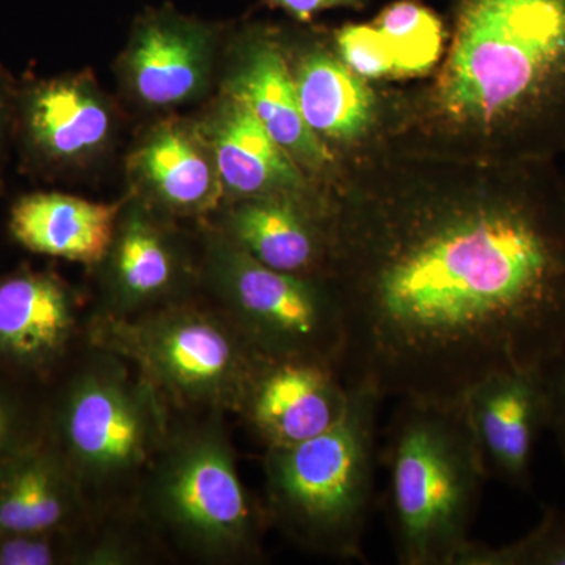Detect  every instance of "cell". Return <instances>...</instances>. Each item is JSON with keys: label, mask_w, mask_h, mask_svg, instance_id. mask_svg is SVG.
Returning <instances> with one entry per match:
<instances>
[{"label": "cell", "mask_w": 565, "mask_h": 565, "mask_svg": "<svg viewBox=\"0 0 565 565\" xmlns=\"http://www.w3.org/2000/svg\"><path fill=\"white\" fill-rule=\"evenodd\" d=\"M81 330L76 294L51 274L21 273L0 281V356L24 370L62 362Z\"/></svg>", "instance_id": "cell-18"}, {"label": "cell", "mask_w": 565, "mask_h": 565, "mask_svg": "<svg viewBox=\"0 0 565 565\" xmlns=\"http://www.w3.org/2000/svg\"><path fill=\"white\" fill-rule=\"evenodd\" d=\"M90 348L61 394L54 440L99 520L132 509L166 441L169 404L131 364Z\"/></svg>", "instance_id": "cell-6"}, {"label": "cell", "mask_w": 565, "mask_h": 565, "mask_svg": "<svg viewBox=\"0 0 565 565\" xmlns=\"http://www.w3.org/2000/svg\"><path fill=\"white\" fill-rule=\"evenodd\" d=\"M384 460L397 563L455 565L489 479L462 404L401 399Z\"/></svg>", "instance_id": "cell-4"}, {"label": "cell", "mask_w": 565, "mask_h": 565, "mask_svg": "<svg viewBox=\"0 0 565 565\" xmlns=\"http://www.w3.org/2000/svg\"><path fill=\"white\" fill-rule=\"evenodd\" d=\"M87 343L131 364L181 411L241 415L269 360L214 305L193 299L129 318L93 313Z\"/></svg>", "instance_id": "cell-7"}, {"label": "cell", "mask_w": 565, "mask_h": 565, "mask_svg": "<svg viewBox=\"0 0 565 565\" xmlns=\"http://www.w3.org/2000/svg\"><path fill=\"white\" fill-rule=\"evenodd\" d=\"M382 143L465 161L565 154V0H449L444 54L384 87Z\"/></svg>", "instance_id": "cell-2"}, {"label": "cell", "mask_w": 565, "mask_h": 565, "mask_svg": "<svg viewBox=\"0 0 565 565\" xmlns=\"http://www.w3.org/2000/svg\"><path fill=\"white\" fill-rule=\"evenodd\" d=\"M202 282L212 305L264 359L341 371L343 313L326 278L270 269L214 228L204 239Z\"/></svg>", "instance_id": "cell-8"}, {"label": "cell", "mask_w": 565, "mask_h": 565, "mask_svg": "<svg viewBox=\"0 0 565 565\" xmlns=\"http://www.w3.org/2000/svg\"><path fill=\"white\" fill-rule=\"evenodd\" d=\"M462 411L487 478L530 492L535 445L548 430L541 366L487 375L465 394Z\"/></svg>", "instance_id": "cell-11"}, {"label": "cell", "mask_w": 565, "mask_h": 565, "mask_svg": "<svg viewBox=\"0 0 565 565\" xmlns=\"http://www.w3.org/2000/svg\"><path fill=\"white\" fill-rule=\"evenodd\" d=\"M25 122L36 150L57 163H85L109 147L115 114L85 76L44 82L29 96Z\"/></svg>", "instance_id": "cell-20"}, {"label": "cell", "mask_w": 565, "mask_h": 565, "mask_svg": "<svg viewBox=\"0 0 565 565\" xmlns=\"http://www.w3.org/2000/svg\"><path fill=\"white\" fill-rule=\"evenodd\" d=\"M341 374L382 399L460 405L565 344V173L377 143L319 182Z\"/></svg>", "instance_id": "cell-1"}, {"label": "cell", "mask_w": 565, "mask_h": 565, "mask_svg": "<svg viewBox=\"0 0 565 565\" xmlns=\"http://www.w3.org/2000/svg\"><path fill=\"white\" fill-rule=\"evenodd\" d=\"M102 303L95 313L129 318L192 299L202 281L191 255L161 212L126 203L102 263Z\"/></svg>", "instance_id": "cell-10"}, {"label": "cell", "mask_w": 565, "mask_h": 565, "mask_svg": "<svg viewBox=\"0 0 565 565\" xmlns=\"http://www.w3.org/2000/svg\"><path fill=\"white\" fill-rule=\"evenodd\" d=\"M232 51L225 88L245 99L270 137L319 185L337 158L305 121L282 29L262 22L244 25L234 36Z\"/></svg>", "instance_id": "cell-12"}, {"label": "cell", "mask_w": 565, "mask_h": 565, "mask_svg": "<svg viewBox=\"0 0 565 565\" xmlns=\"http://www.w3.org/2000/svg\"><path fill=\"white\" fill-rule=\"evenodd\" d=\"M548 397V430L565 459V344L541 366Z\"/></svg>", "instance_id": "cell-25"}, {"label": "cell", "mask_w": 565, "mask_h": 565, "mask_svg": "<svg viewBox=\"0 0 565 565\" xmlns=\"http://www.w3.org/2000/svg\"><path fill=\"white\" fill-rule=\"evenodd\" d=\"M455 565H565V509H546L541 522L511 544L468 542Z\"/></svg>", "instance_id": "cell-23"}, {"label": "cell", "mask_w": 565, "mask_h": 565, "mask_svg": "<svg viewBox=\"0 0 565 565\" xmlns=\"http://www.w3.org/2000/svg\"><path fill=\"white\" fill-rule=\"evenodd\" d=\"M282 40L300 110L323 147L338 159L381 143L384 87L363 79L341 61L332 32L282 29Z\"/></svg>", "instance_id": "cell-9"}, {"label": "cell", "mask_w": 565, "mask_h": 565, "mask_svg": "<svg viewBox=\"0 0 565 565\" xmlns=\"http://www.w3.org/2000/svg\"><path fill=\"white\" fill-rule=\"evenodd\" d=\"M129 167L148 206L161 214L202 217L225 202L214 152L200 126L159 122L134 150Z\"/></svg>", "instance_id": "cell-16"}, {"label": "cell", "mask_w": 565, "mask_h": 565, "mask_svg": "<svg viewBox=\"0 0 565 565\" xmlns=\"http://www.w3.org/2000/svg\"><path fill=\"white\" fill-rule=\"evenodd\" d=\"M373 24L392 47L397 79H422L444 54V21L418 0H397L381 11Z\"/></svg>", "instance_id": "cell-22"}, {"label": "cell", "mask_w": 565, "mask_h": 565, "mask_svg": "<svg viewBox=\"0 0 565 565\" xmlns=\"http://www.w3.org/2000/svg\"><path fill=\"white\" fill-rule=\"evenodd\" d=\"M217 29L172 7L137 18L122 57V76L134 98L150 109L195 102L210 85Z\"/></svg>", "instance_id": "cell-13"}, {"label": "cell", "mask_w": 565, "mask_h": 565, "mask_svg": "<svg viewBox=\"0 0 565 565\" xmlns=\"http://www.w3.org/2000/svg\"><path fill=\"white\" fill-rule=\"evenodd\" d=\"M351 388L332 364L278 360L264 364L241 416L266 448L310 440L348 411Z\"/></svg>", "instance_id": "cell-15"}, {"label": "cell", "mask_w": 565, "mask_h": 565, "mask_svg": "<svg viewBox=\"0 0 565 565\" xmlns=\"http://www.w3.org/2000/svg\"><path fill=\"white\" fill-rule=\"evenodd\" d=\"M349 388L348 411L332 429L302 444L266 448L264 514L307 552L363 561L384 399L367 385Z\"/></svg>", "instance_id": "cell-5"}, {"label": "cell", "mask_w": 565, "mask_h": 565, "mask_svg": "<svg viewBox=\"0 0 565 565\" xmlns=\"http://www.w3.org/2000/svg\"><path fill=\"white\" fill-rule=\"evenodd\" d=\"M200 128L214 152L226 203L277 196L322 212L321 188L270 137L239 95L225 88Z\"/></svg>", "instance_id": "cell-14"}, {"label": "cell", "mask_w": 565, "mask_h": 565, "mask_svg": "<svg viewBox=\"0 0 565 565\" xmlns=\"http://www.w3.org/2000/svg\"><path fill=\"white\" fill-rule=\"evenodd\" d=\"M125 204L33 193L14 204L10 230L28 250L98 266L109 250Z\"/></svg>", "instance_id": "cell-21"}, {"label": "cell", "mask_w": 565, "mask_h": 565, "mask_svg": "<svg viewBox=\"0 0 565 565\" xmlns=\"http://www.w3.org/2000/svg\"><path fill=\"white\" fill-rule=\"evenodd\" d=\"M226 414L170 424L141 479L134 509L152 537L204 564L263 559L264 511L245 490Z\"/></svg>", "instance_id": "cell-3"}, {"label": "cell", "mask_w": 565, "mask_h": 565, "mask_svg": "<svg viewBox=\"0 0 565 565\" xmlns=\"http://www.w3.org/2000/svg\"><path fill=\"white\" fill-rule=\"evenodd\" d=\"M262 2L269 9L282 11L299 24H307L323 11L333 9L363 10L373 0H262Z\"/></svg>", "instance_id": "cell-26"}, {"label": "cell", "mask_w": 565, "mask_h": 565, "mask_svg": "<svg viewBox=\"0 0 565 565\" xmlns=\"http://www.w3.org/2000/svg\"><path fill=\"white\" fill-rule=\"evenodd\" d=\"M332 39L341 61L363 79L374 84L397 79L392 47L374 24L341 25Z\"/></svg>", "instance_id": "cell-24"}, {"label": "cell", "mask_w": 565, "mask_h": 565, "mask_svg": "<svg viewBox=\"0 0 565 565\" xmlns=\"http://www.w3.org/2000/svg\"><path fill=\"white\" fill-rule=\"evenodd\" d=\"M54 440H31L0 463V535L98 522Z\"/></svg>", "instance_id": "cell-17"}, {"label": "cell", "mask_w": 565, "mask_h": 565, "mask_svg": "<svg viewBox=\"0 0 565 565\" xmlns=\"http://www.w3.org/2000/svg\"><path fill=\"white\" fill-rule=\"evenodd\" d=\"M218 232L278 273L322 277L327 233L322 212L277 196L226 203Z\"/></svg>", "instance_id": "cell-19"}, {"label": "cell", "mask_w": 565, "mask_h": 565, "mask_svg": "<svg viewBox=\"0 0 565 565\" xmlns=\"http://www.w3.org/2000/svg\"><path fill=\"white\" fill-rule=\"evenodd\" d=\"M24 434V418L20 404L7 393H0V463L28 444Z\"/></svg>", "instance_id": "cell-27"}]
</instances>
